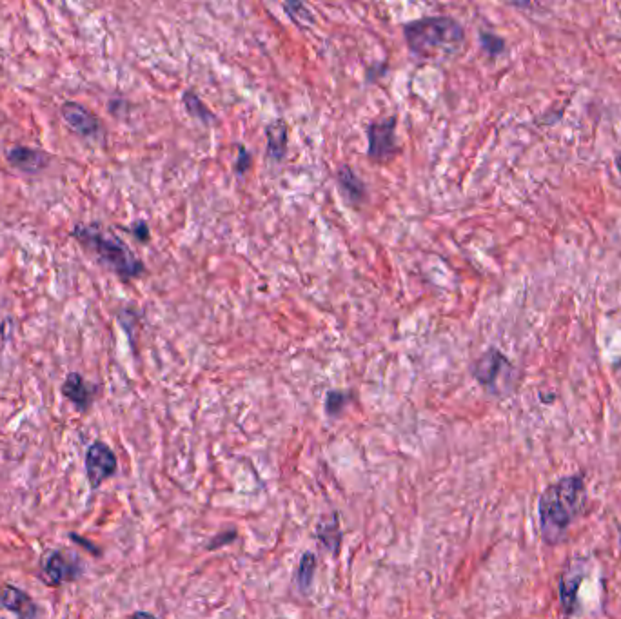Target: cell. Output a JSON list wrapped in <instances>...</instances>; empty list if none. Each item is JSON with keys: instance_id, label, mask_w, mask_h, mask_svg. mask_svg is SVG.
Returning a JSON list of instances; mask_svg holds the SVG:
<instances>
[{"instance_id": "d6986e66", "label": "cell", "mask_w": 621, "mask_h": 619, "mask_svg": "<svg viewBox=\"0 0 621 619\" xmlns=\"http://www.w3.org/2000/svg\"><path fill=\"white\" fill-rule=\"evenodd\" d=\"M482 44L483 50L487 51L491 57H496V55H500L503 50H505V44H503V40L500 37H496V35H491V33H482Z\"/></svg>"}, {"instance_id": "5b68a950", "label": "cell", "mask_w": 621, "mask_h": 619, "mask_svg": "<svg viewBox=\"0 0 621 619\" xmlns=\"http://www.w3.org/2000/svg\"><path fill=\"white\" fill-rule=\"evenodd\" d=\"M514 374V367L500 351L491 349L474 365V378L491 393H500Z\"/></svg>"}, {"instance_id": "d4e9b609", "label": "cell", "mask_w": 621, "mask_h": 619, "mask_svg": "<svg viewBox=\"0 0 621 619\" xmlns=\"http://www.w3.org/2000/svg\"><path fill=\"white\" fill-rule=\"evenodd\" d=\"M616 168H618V171H620L621 175V153L620 155H618V157H616Z\"/></svg>"}, {"instance_id": "5bb4252c", "label": "cell", "mask_w": 621, "mask_h": 619, "mask_svg": "<svg viewBox=\"0 0 621 619\" xmlns=\"http://www.w3.org/2000/svg\"><path fill=\"white\" fill-rule=\"evenodd\" d=\"M338 184L342 187L345 197L351 202H362L365 198V187L362 180L356 177L355 173L349 168H342L338 171Z\"/></svg>"}, {"instance_id": "9c48e42d", "label": "cell", "mask_w": 621, "mask_h": 619, "mask_svg": "<svg viewBox=\"0 0 621 619\" xmlns=\"http://www.w3.org/2000/svg\"><path fill=\"white\" fill-rule=\"evenodd\" d=\"M60 391L79 413L86 414L95 402V396L99 393V385L89 384L82 374L69 373Z\"/></svg>"}, {"instance_id": "52a82bcc", "label": "cell", "mask_w": 621, "mask_h": 619, "mask_svg": "<svg viewBox=\"0 0 621 619\" xmlns=\"http://www.w3.org/2000/svg\"><path fill=\"white\" fill-rule=\"evenodd\" d=\"M395 128L396 117L387 118V120L375 122L369 126L367 129V138H369L367 157L375 160L378 164L395 157L398 153Z\"/></svg>"}, {"instance_id": "484cf974", "label": "cell", "mask_w": 621, "mask_h": 619, "mask_svg": "<svg viewBox=\"0 0 621 619\" xmlns=\"http://www.w3.org/2000/svg\"><path fill=\"white\" fill-rule=\"evenodd\" d=\"M620 545H621V529H620Z\"/></svg>"}, {"instance_id": "ac0fdd59", "label": "cell", "mask_w": 621, "mask_h": 619, "mask_svg": "<svg viewBox=\"0 0 621 619\" xmlns=\"http://www.w3.org/2000/svg\"><path fill=\"white\" fill-rule=\"evenodd\" d=\"M349 400V396L344 393H340V391H331V393L327 394L326 400V411L329 416H336V414L340 413L342 409H344L345 403Z\"/></svg>"}, {"instance_id": "8992f818", "label": "cell", "mask_w": 621, "mask_h": 619, "mask_svg": "<svg viewBox=\"0 0 621 619\" xmlns=\"http://www.w3.org/2000/svg\"><path fill=\"white\" fill-rule=\"evenodd\" d=\"M119 471V460L117 454L109 447L108 443H91L86 452V476H88L91 491L100 489V485L108 482Z\"/></svg>"}, {"instance_id": "ba28073f", "label": "cell", "mask_w": 621, "mask_h": 619, "mask_svg": "<svg viewBox=\"0 0 621 619\" xmlns=\"http://www.w3.org/2000/svg\"><path fill=\"white\" fill-rule=\"evenodd\" d=\"M60 115L64 118V122L68 124L69 129H73L79 137L82 138H99L102 133V124H100L97 115H93L88 108H84L79 102H64L60 106Z\"/></svg>"}, {"instance_id": "277c9868", "label": "cell", "mask_w": 621, "mask_h": 619, "mask_svg": "<svg viewBox=\"0 0 621 619\" xmlns=\"http://www.w3.org/2000/svg\"><path fill=\"white\" fill-rule=\"evenodd\" d=\"M84 574V563L75 552L68 549H53L40 560V580L48 587H62L79 580Z\"/></svg>"}, {"instance_id": "2e32d148", "label": "cell", "mask_w": 621, "mask_h": 619, "mask_svg": "<svg viewBox=\"0 0 621 619\" xmlns=\"http://www.w3.org/2000/svg\"><path fill=\"white\" fill-rule=\"evenodd\" d=\"M184 106L188 109V113L191 117L202 120L204 124H209V122L215 120V115L204 106V102L198 99L193 91H186V93H184Z\"/></svg>"}, {"instance_id": "603a6c76", "label": "cell", "mask_w": 621, "mask_h": 619, "mask_svg": "<svg viewBox=\"0 0 621 619\" xmlns=\"http://www.w3.org/2000/svg\"><path fill=\"white\" fill-rule=\"evenodd\" d=\"M133 233L137 236L138 240H142V242H146L149 238V229L144 222H140L137 226L133 227Z\"/></svg>"}, {"instance_id": "8fae6325", "label": "cell", "mask_w": 621, "mask_h": 619, "mask_svg": "<svg viewBox=\"0 0 621 619\" xmlns=\"http://www.w3.org/2000/svg\"><path fill=\"white\" fill-rule=\"evenodd\" d=\"M0 609L11 612L19 618H37L40 616L39 607L28 592L15 587V585H2L0 587Z\"/></svg>"}, {"instance_id": "44dd1931", "label": "cell", "mask_w": 621, "mask_h": 619, "mask_svg": "<svg viewBox=\"0 0 621 619\" xmlns=\"http://www.w3.org/2000/svg\"><path fill=\"white\" fill-rule=\"evenodd\" d=\"M251 168V155L247 153L246 149H238L237 171L240 175H244L247 169Z\"/></svg>"}, {"instance_id": "7c38bea8", "label": "cell", "mask_w": 621, "mask_h": 619, "mask_svg": "<svg viewBox=\"0 0 621 619\" xmlns=\"http://www.w3.org/2000/svg\"><path fill=\"white\" fill-rule=\"evenodd\" d=\"M583 578H585V572H583L580 561H572L567 565V569L563 570L562 580H560V601H562L563 612L567 616L576 614L578 590H580Z\"/></svg>"}, {"instance_id": "6da1fadb", "label": "cell", "mask_w": 621, "mask_h": 619, "mask_svg": "<svg viewBox=\"0 0 621 619\" xmlns=\"http://www.w3.org/2000/svg\"><path fill=\"white\" fill-rule=\"evenodd\" d=\"M585 503L587 491L582 476L574 474L549 485L538 503V521L543 541L547 545L562 543L574 520L585 509Z\"/></svg>"}, {"instance_id": "e0dca14e", "label": "cell", "mask_w": 621, "mask_h": 619, "mask_svg": "<svg viewBox=\"0 0 621 619\" xmlns=\"http://www.w3.org/2000/svg\"><path fill=\"white\" fill-rule=\"evenodd\" d=\"M318 540L322 541L326 545L327 549L338 552L340 549V543H342V534H340V527H338V520H333V523H322L318 527Z\"/></svg>"}, {"instance_id": "3957f363", "label": "cell", "mask_w": 621, "mask_h": 619, "mask_svg": "<svg viewBox=\"0 0 621 619\" xmlns=\"http://www.w3.org/2000/svg\"><path fill=\"white\" fill-rule=\"evenodd\" d=\"M409 50L420 59L449 57L464 44V28L449 17H427L405 26Z\"/></svg>"}, {"instance_id": "7402d4cb", "label": "cell", "mask_w": 621, "mask_h": 619, "mask_svg": "<svg viewBox=\"0 0 621 619\" xmlns=\"http://www.w3.org/2000/svg\"><path fill=\"white\" fill-rule=\"evenodd\" d=\"M286 10L289 11V15L291 17H295V19H302V15H300V11L302 13H306V8H304V4H302V0H286Z\"/></svg>"}, {"instance_id": "30bf717a", "label": "cell", "mask_w": 621, "mask_h": 619, "mask_svg": "<svg viewBox=\"0 0 621 619\" xmlns=\"http://www.w3.org/2000/svg\"><path fill=\"white\" fill-rule=\"evenodd\" d=\"M6 160L11 168L17 169L26 175H39L51 164V157L42 149L15 146L6 151Z\"/></svg>"}, {"instance_id": "7a4b0ae2", "label": "cell", "mask_w": 621, "mask_h": 619, "mask_svg": "<svg viewBox=\"0 0 621 619\" xmlns=\"http://www.w3.org/2000/svg\"><path fill=\"white\" fill-rule=\"evenodd\" d=\"M69 236L77 240V244L93 256L100 266L115 273L124 282L135 280L146 271V266L129 249L128 244H124L119 236L113 235L100 224H77Z\"/></svg>"}, {"instance_id": "ffe728a7", "label": "cell", "mask_w": 621, "mask_h": 619, "mask_svg": "<svg viewBox=\"0 0 621 619\" xmlns=\"http://www.w3.org/2000/svg\"><path fill=\"white\" fill-rule=\"evenodd\" d=\"M235 538H237V534L233 531L229 532V534H218L217 538L207 545V551L220 549V547H224V545H227L229 541L235 540Z\"/></svg>"}, {"instance_id": "9a60e30c", "label": "cell", "mask_w": 621, "mask_h": 619, "mask_svg": "<svg viewBox=\"0 0 621 619\" xmlns=\"http://www.w3.org/2000/svg\"><path fill=\"white\" fill-rule=\"evenodd\" d=\"M316 570V556L311 552H306L300 560V565L296 569V583L302 592H307V589L311 587L313 583V576H315Z\"/></svg>"}, {"instance_id": "4fadbf2b", "label": "cell", "mask_w": 621, "mask_h": 619, "mask_svg": "<svg viewBox=\"0 0 621 619\" xmlns=\"http://www.w3.org/2000/svg\"><path fill=\"white\" fill-rule=\"evenodd\" d=\"M267 135V155L275 162H280L286 157L287 149V126L284 120L271 122L266 129Z\"/></svg>"}, {"instance_id": "cb8c5ba5", "label": "cell", "mask_w": 621, "mask_h": 619, "mask_svg": "<svg viewBox=\"0 0 621 619\" xmlns=\"http://www.w3.org/2000/svg\"><path fill=\"white\" fill-rule=\"evenodd\" d=\"M69 538H71V540L73 541H77V543H80V545H84V549H88V551L93 552V554H100V551H97V549H93V545H91L89 541L82 540V538H80V536H77V534H69Z\"/></svg>"}]
</instances>
